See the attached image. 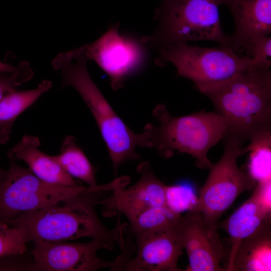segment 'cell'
<instances>
[{"label":"cell","instance_id":"24","mask_svg":"<svg viewBox=\"0 0 271 271\" xmlns=\"http://www.w3.org/2000/svg\"><path fill=\"white\" fill-rule=\"evenodd\" d=\"M19 71L12 73H0V101L7 95L30 80L34 72L29 63L22 61Z\"/></svg>","mask_w":271,"mask_h":271},{"label":"cell","instance_id":"14","mask_svg":"<svg viewBox=\"0 0 271 271\" xmlns=\"http://www.w3.org/2000/svg\"><path fill=\"white\" fill-rule=\"evenodd\" d=\"M233 17L231 48L245 52L252 41L271 34V0H223Z\"/></svg>","mask_w":271,"mask_h":271},{"label":"cell","instance_id":"28","mask_svg":"<svg viewBox=\"0 0 271 271\" xmlns=\"http://www.w3.org/2000/svg\"><path fill=\"white\" fill-rule=\"evenodd\" d=\"M10 134L0 131V145L6 144L10 140ZM7 173L5 170L0 167V183L5 178Z\"/></svg>","mask_w":271,"mask_h":271},{"label":"cell","instance_id":"22","mask_svg":"<svg viewBox=\"0 0 271 271\" xmlns=\"http://www.w3.org/2000/svg\"><path fill=\"white\" fill-rule=\"evenodd\" d=\"M198 204V195L191 185L180 183L166 186L165 205L174 213L195 211Z\"/></svg>","mask_w":271,"mask_h":271},{"label":"cell","instance_id":"2","mask_svg":"<svg viewBox=\"0 0 271 271\" xmlns=\"http://www.w3.org/2000/svg\"><path fill=\"white\" fill-rule=\"evenodd\" d=\"M153 122L148 123L140 133L139 146L155 149L164 158L175 151L187 154L195 159L201 169L212 163L209 151L226 136L228 124L216 111H200L176 116L164 104H158L152 112Z\"/></svg>","mask_w":271,"mask_h":271},{"label":"cell","instance_id":"8","mask_svg":"<svg viewBox=\"0 0 271 271\" xmlns=\"http://www.w3.org/2000/svg\"><path fill=\"white\" fill-rule=\"evenodd\" d=\"M158 48L157 63L161 66L172 63L180 76L195 85L221 81L239 72L259 67L252 58L240 56L227 46L207 48L184 43L164 45Z\"/></svg>","mask_w":271,"mask_h":271},{"label":"cell","instance_id":"23","mask_svg":"<svg viewBox=\"0 0 271 271\" xmlns=\"http://www.w3.org/2000/svg\"><path fill=\"white\" fill-rule=\"evenodd\" d=\"M26 242L20 230L6 222H0V258L23 254Z\"/></svg>","mask_w":271,"mask_h":271},{"label":"cell","instance_id":"7","mask_svg":"<svg viewBox=\"0 0 271 271\" xmlns=\"http://www.w3.org/2000/svg\"><path fill=\"white\" fill-rule=\"evenodd\" d=\"M10 165L0 183V222L60 202L97 194L94 187L64 186L43 181L8 158Z\"/></svg>","mask_w":271,"mask_h":271},{"label":"cell","instance_id":"17","mask_svg":"<svg viewBox=\"0 0 271 271\" xmlns=\"http://www.w3.org/2000/svg\"><path fill=\"white\" fill-rule=\"evenodd\" d=\"M271 214L265 212L252 197L243 202L221 225L230 237L231 246L229 251L226 270L232 271L236 252L241 242L251 234Z\"/></svg>","mask_w":271,"mask_h":271},{"label":"cell","instance_id":"16","mask_svg":"<svg viewBox=\"0 0 271 271\" xmlns=\"http://www.w3.org/2000/svg\"><path fill=\"white\" fill-rule=\"evenodd\" d=\"M271 270V216L241 242L232 271Z\"/></svg>","mask_w":271,"mask_h":271},{"label":"cell","instance_id":"26","mask_svg":"<svg viewBox=\"0 0 271 271\" xmlns=\"http://www.w3.org/2000/svg\"><path fill=\"white\" fill-rule=\"evenodd\" d=\"M251 195L265 212L271 214V180L256 183Z\"/></svg>","mask_w":271,"mask_h":271},{"label":"cell","instance_id":"19","mask_svg":"<svg viewBox=\"0 0 271 271\" xmlns=\"http://www.w3.org/2000/svg\"><path fill=\"white\" fill-rule=\"evenodd\" d=\"M50 80H44L33 89L15 90L0 101V131L11 134L17 117L52 87Z\"/></svg>","mask_w":271,"mask_h":271},{"label":"cell","instance_id":"21","mask_svg":"<svg viewBox=\"0 0 271 271\" xmlns=\"http://www.w3.org/2000/svg\"><path fill=\"white\" fill-rule=\"evenodd\" d=\"M182 216L174 213L166 206L155 207L129 221L126 226L131 233H139L177 225L181 221Z\"/></svg>","mask_w":271,"mask_h":271},{"label":"cell","instance_id":"1","mask_svg":"<svg viewBox=\"0 0 271 271\" xmlns=\"http://www.w3.org/2000/svg\"><path fill=\"white\" fill-rule=\"evenodd\" d=\"M228 124V133L244 142L271 129V70L257 67L218 82L198 84Z\"/></svg>","mask_w":271,"mask_h":271},{"label":"cell","instance_id":"25","mask_svg":"<svg viewBox=\"0 0 271 271\" xmlns=\"http://www.w3.org/2000/svg\"><path fill=\"white\" fill-rule=\"evenodd\" d=\"M245 52L246 56L252 58L258 67L270 68V36H262L255 39L251 42Z\"/></svg>","mask_w":271,"mask_h":271},{"label":"cell","instance_id":"5","mask_svg":"<svg viewBox=\"0 0 271 271\" xmlns=\"http://www.w3.org/2000/svg\"><path fill=\"white\" fill-rule=\"evenodd\" d=\"M223 0H162L156 12L158 26L142 39L157 47L166 44L210 41L231 48L222 28L219 6Z\"/></svg>","mask_w":271,"mask_h":271},{"label":"cell","instance_id":"15","mask_svg":"<svg viewBox=\"0 0 271 271\" xmlns=\"http://www.w3.org/2000/svg\"><path fill=\"white\" fill-rule=\"evenodd\" d=\"M41 142L35 136L25 135L7 152L8 158L25 162L36 177L46 183L64 186L82 185L49 156L39 150Z\"/></svg>","mask_w":271,"mask_h":271},{"label":"cell","instance_id":"6","mask_svg":"<svg viewBox=\"0 0 271 271\" xmlns=\"http://www.w3.org/2000/svg\"><path fill=\"white\" fill-rule=\"evenodd\" d=\"M221 158L209 168V172L198 195L196 211L210 226L218 228V221L239 195L252 190L256 185L246 172L238 166L239 157L247 153L244 141L227 133L223 139Z\"/></svg>","mask_w":271,"mask_h":271},{"label":"cell","instance_id":"12","mask_svg":"<svg viewBox=\"0 0 271 271\" xmlns=\"http://www.w3.org/2000/svg\"><path fill=\"white\" fill-rule=\"evenodd\" d=\"M217 227L206 223L198 211L183 216L180 233L188 255L187 271H224L221 263L228 257Z\"/></svg>","mask_w":271,"mask_h":271},{"label":"cell","instance_id":"13","mask_svg":"<svg viewBox=\"0 0 271 271\" xmlns=\"http://www.w3.org/2000/svg\"><path fill=\"white\" fill-rule=\"evenodd\" d=\"M137 171L140 177L134 185L127 189L118 188L98 201L105 215L123 214L129 221L150 208L166 206V185L156 176L149 163H141Z\"/></svg>","mask_w":271,"mask_h":271},{"label":"cell","instance_id":"10","mask_svg":"<svg viewBox=\"0 0 271 271\" xmlns=\"http://www.w3.org/2000/svg\"><path fill=\"white\" fill-rule=\"evenodd\" d=\"M114 245L96 239L85 243L34 242L31 252L34 260L29 268L43 271H93L109 268L114 270L118 264L116 258L105 261L97 255L99 250H111Z\"/></svg>","mask_w":271,"mask_h":271},{"label":"cell","instance_id":"27","mask_svg":"<svg viewBox=\"0 0 271 271\" xmlns=\"http://www.w3.org/2000/svg\"><path fill=\"white\" fill-rule=\"evenodd\" d=\"M21 67V63L18 66H15L0 61V73H15L19 71Z\"/></svg>","mask_w":271,"mask_h":271},{"label":"cell","instance_id":"9","mask_svg":"<svg viewBox=\"0 0 271 271\" xmlns=\"http://www.w3.org/2000/svg\"><path fill=\"white\" fill-rule=\"evenodd\" d=\"M181 222L165 228L139 233L133 234L128 230L135 237L136 243L131 244L125 236L124 253L120 254L121 262L117 270H181L178 267L184 249Z\"/></svg>","mask_w":271,"mask_h":271},{"label":"cell","instance_id":"4","mask_svg":"<svg viewBox=\"0 0 271 271\" xmlns=\"http://www.w3.org/2000/svg\"><path fill=\"white\" fill-rule=\"evenodd\" d=\"M83 46L57 55L52 61L62 79V87L71 86L80 94L91 111L104 141L114 172L125 162L138 160L140 133L131 130L116 114L91 79Z\"/></svg>","mask_w":271,"mask_h":271},{"label":"cell","instance_id":"3","mask_svg":"<svg viewBox=\"0 0 271 271\" xmlns=\"http://www.w3.org/2000/svg\"><path fill=\"white\" fill-rule=\"evenodd\" d=\"M101 195H91L60 202L36 211L20 214L4 222L17 228L26 243L60 242L89 237L119 245L121 224L110 230L100 222L93 206Z\"/></svg>","mask_w":271,"mask_h":271},{"label":"cell","instance_id":"20","mask_svg":"<svg viewBox=\"0 0 271 271\" xmlns=\"http://www.w3.org/2000/svg\"><path fill=\"white\" fill-rule=\"evenodd\" d=\"M246 146L249 157L246 172L256 183L271 180V129L261 132Z\"/></svg>","mask_w":271,"mask_h":271},{"label":"cell","instance_id":"11","mask_svg":"<svg viewBox=\"0 0 271 271\" xmlns=\"http://www.w3.org/2000/svg\"><path fill=\"white\" fill-rule=\"evenodd\" d=\"M88 60H92L109 76L112 88L123 86L125 78L141 64L143 51L139 43L121 35L118 26L111 27L92 43L83 46Z\"/></svg>","mask_w":271,"mask_h":271},{"label":"cell","instance_id":"18","mask_svg":"<svg viewBox=\"0 0 271 271\" xmlns=\"http://www.w3.org/2000/svg\"><path fill=\"white\" fill-rule=\"evenodd\" d=\"M52 157L73 178L83 181L88 186L97 185L95 169L77 144L73 136L66 137L62 143L60 153Z\"/></svg>","mask_w":271,"mask_h":271}]
</instances>
